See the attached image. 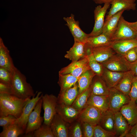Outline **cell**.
Segmentation results:
<instances>
[{"instance_id": "1", "label": "cell", "mask_w": 137, "mask_h": 137, "mask_svg": "<svg viewBox=\"0 0 137 137\" xmlns=\"http://www.w3.org/2000/svg\"><path fill=\"white\" fill-rule=\"evenodd\" d=\"M30 99H23L12 94H0V116L11 115L19 118Z\"/></svg>"}, {"instance_id": "2", "label": "cell", "mask_w": 137, "mask_h": 137, "mask_svg": "<svg viewBox=\"0 0 137 137\" xmlns=\"http://www.w3.org/2000/svg\"><path fill=\"white\" fill-rule=\"evenodd\" d=\"M12 74L11 85L12 95L23 99L30 98L35 95L31 86L27 82L25 76L15 67Z\"/></svg>"}, {"instance_id": "3", "label": "cell", "mask_w": 137, "mask_h": 137, "mask_svg": "<svg viewBox=\"0 0 137 137\" xmlns=\"http://www.w3.org/2000/svg\"><path fill=\"white\" fill-rule=\"evenodd\" d=\"M108 98V109L114 113L119 111L124 105L131 100L129 96L125 95L114 87L110 89Z\"/></svg>"}, {"instance_id": "4", "label": "cell", "mask_w": 137, "mask_h": 137, "mask_svg": "<svg viewBox=\"0 0 137 137\" xmlns=\"http://www.w3.org/2000/svg\"><path fill=\"white\" fill-rule=\"evenodd\" d=\"M42 106L44 110V123L50 126L55 115L57 113L58 98L53 94L42 96Z\"/></svg>"}, {"instance_id": "5", "label": "cell", "mask_w": 137, "mask_h": 137, "mask_svg": "<svg viewBox=\"0 0 137 137\" xmlns=\"http://www.w3.org/2000/svg\"><path fill=\"white\" fill-rule=\"evenodd\" d=\"M90 69L86 56L77 61H72L68 65L61 68L59 74L62 75L70 74L78 78L82 74Z\"/></svg>"}, {"instance_id": "6", "label": "cell", "mask_w": 137, "mask_h": 137, "mask_svg": "<svg viewBox=\"0 0 137 137\" xmlns=\"http://www.w3.org/2000/svg\"><path fill=\"white\" fill-rule=\"evenodd\" d=\"M136 31L129 25L122 16L119 20L114 33L111 38L112 41L120 40L135 39Z\"/></svg>"}, {"instance_id": "7", "label": "cell", "mask_w": 137, "mask_h": 137, "mask_svg": "<svg viewBox=\"0 0 137 137\" xmlns=\"http://www.w3.org/2000/svg\"><path fill=\"white\" fill-rule=\"evenodd\" d=\"M74 15L71 14L69 17H64L63 20L66 22L65 25L68 28L75 41L85 43L87 42L89 34H87L80 28L78 21L75 20Z\"/></svg>"}, {"instance_id": "8", "label": "cell", "mask_w": 137, "mask_h": 137, "mask_svg": "<svg viewBox=\"0 0 137 137\" xmlns=\"http://www.w3.org/2000/svg\"><path fill=\"white\" fill-rule=\"evenodd\" d=\"M128 62L124 56L116 53L101 63L104 67L113 71L124 72L129 71Z\"/></svg>"}, {"instance_id": "9", "label": "cell", "mask_w": 137, "mask_h": 137, "mask_svg": "<svg viewBox=\"0 0 137 137\" xmlns=\"http://www.w3.org/2000/svg\"><path fill=\"white\" fill-rule=\"evenodd\" d=\"M110 4V3H106L103 7L99 5L95 8L94 11V26L92 31L89 34V37L98 36L102 33L105 22V17Z\"/></svg>"}, {"instance_id": "10", "label": "cell", "mask_w": 137, "mask_h": 137, "mask_svg": "<svg viewBox=\"0 0 137 137\" xmlns=\"http://www.w3.org/2000/svg\"><path fill=\"white\" fill-rule=\"evenodd\" d=\"M42 97L37 102L28 117L25 134L33 132L39 128L44 121L43 117L41 116L42 106Z\"/></svg>"}, {"instance_id": "11", "label": "cell", "mask_w": 137, "mask_h": 137, "mask_svg": "<svg viewBox=\"0 0 137 137\" xmlns=\"http://www.w3.org/2000/svg\"><path fill=\"white\" fill-rule=\"evenodd\" d=\"M102 113L97 108L88 105L80 111L77 119L95 126L99 124Z\"/></svg>"}, {"instance_id": "12", "label": "cell", "mask_w": 137, "mask_h": 137, "mask_svg": "<svg viewBox=\"0 0 137 137\" xmlns=\"http://www.w3.org/2000/svg\"><path fill=\"white\" fill-rule=\"evenodd\" d=\"M43 95L41 92H39L36 96L35 95L31 99H30L24 108L21 115L17 119L16 123L25 130L29 115Z\"/></svg>"}, {"instance_id": "13", "label": "cell", "mask_w": 137, "mask_h": 137, "mask_svg": "<svg viewBox=\"0 0 137 137\" xmlns=\"http://www.w3.org/2000/svg\"><path fill=\"white\" fill-rule=\"evenodd\" d=\"M69 124L56 113L50 125L54 137H68V129Z\"/></svg>"}, {"instance_id": "14", "label": "cell", "mask_w": 137, "mask_h": 137, "mask_svg": "<svg viewBox=\"0 0 137 137\" xmlns=\"http://www.w3.org/2000/svg\"><path fill=\"white\" fill-rule=\"evenodd\" d=\"M131 127L119 111L114 113V125L113 132L115 136H125L130 132Z\"/></svg>"}, {"instance_id": "15", "label": "cell", "mask_w": 137, "mask_h": 137, "mask_svg": "<svg viewBox=\"0 0 137 137\" xmlns=\"http://www.w3.org/2000/svg\"><path fill=\"white\" fill-rule=\"evenodd\" d=\"M80 112L71 106L58 103L57 113L68 123H70L77 119Z\"/></svg>"}, {"instance_id": "16", "label": "cell", "mask_w": 137, "mask_h": 137, "mask_svg": "<svg viewBox=\"0 0 137 137\" xmlns=\"http://www.w3.org/2000/svg\"><path fill=\"white\" fill-rule=\"evenodd\" d=\"M136 0H113L110 4L111 7L107 16L106 21L113 15L120 11L134 10L136 9Z\"/></svg>"}, {"instance_id": "17", "label": "cell", "mask_w": 137, "mask_h": 137, "mask_svg": "<svg viewBox=\"0 0 137 137\" xmlns=\"http://www.w3.org/2000/svg\"><path fill=\"white\" fill-rule=\"evenodd\" d=\"M109 46L116 53L124 56L130 49L137 47V40L131 39L113 41Z\"/></svg>"}, {"instance_id": "18", "label": "cell", "mask_w": 137, "mask_h": 137, "mask_svg": "<svg viewBox=\"0 0 137 137\" xmlns=\"http://www.w3.org/2000/svg\"><path fill=\"white\" fill-rule=\"evenodd\" d=\"M119 111L130 126L137 123V106L135 101L131 100L121 108Z\"/></svg>"}, {"instance_id": "19", "label": "cell", "mask_w": 137, "mask_h": 137, "mask_svg": "<svg viewBox=\"0 0 137 137\" xmlns=\"http://www.w3.org/2000/svg\"><path fill=\"white\" fill-rule=\"evenodd\" d=\"M79 91L78 82L74 86L60 92L57 97L58 103L71 106L77 97Z\"/></svg>"}, {"instance_id": "20", "label": "cell", "mask_w": 137, "mask_h": 137, "mask_svg": "<svg viewBox=\"0 0 137 137\" xmlns=\"http://www.w3.org/2000/svg\"><path fill=\"white\" fill-rule=\"evenodd\" d=\"M91 94L97 95H108L110 89L101 76L95 75L90 87Z\"/></svg>"}, {"instance_id": "21", "label": "cell", "mask_w": 137, "mask_h": 137, "mask_svg": "<svg viewBox=\"0 0 137 137\" xmlns=\"http://www.w3.org/2000/svg\"><path fill=\"white\" fill-rule=\"evenodd\" d=\"M0 67L5 68L12 73L15 67L9 54V52L0 38Z\"/></svg>"}, {"instance_id": "22", "label": "cell", "mask_w": 137, "mask_h": 137, "mask_svg": "<svg viewBox=\"0 0 137 137\" xmlns=\"http://www.w3.org/2000/svg\"><path fill=\"white\" fill-rule=\"evenodd\" d=\"M85 44L74 41L73 46L67 52L64 57L72 61H74L86 57Z\"/></svg>"}, {"instance_id": "23", "label": "cell", "mask_w": 137, "mask_h": 137, "mask_svg": "<svg viewBox=\"0 0 137 137\" xmlns=\"http://www.w3.org/2000/svg\"><path fill=\"white\" fill-rule=\"evenodd\" d=\"M124 11L123 10L118 12L106 20L102 33L111 38L116 30L120 18Z\"/></svg>"}, {"instance_id": "24", "label": "cell", "mask_w": 137, "mask_h": 137, "mask_svg": "<svg viewBox=\"0 0 137 137\" xmlns=\"http://www.w3.org/2000/svg\"><path fill=\"white\" fill-rule=\"evenodd\" d=\"M116 53L109 46L92 48V53L96 60L101 63L108 60Z\"/></svg>"}, {"instance_id": "25", "label": "cell", "mask_w": 137, "mask_h": 137, "mask_svg": "<svg viewBox=\"0 0 137 137\" xmlns=\"http://www.w3.org/2000/svg\"><path fill=\"white\" fill-rule=\"evenodd\" d=\"M134 75V73L131 71L125 72L114 88L125 95L129 96Z\"/></svg>"}, {"instance_id": "26", "label": "cell", "mask_w": 137, "mask_h": 137, "mask_svg": "<svg viewBox=\"0 0 137 137\" xmlns=\"http://www.w3.org/2000/svg\"><path fill=\"white\" fill-rule=\"evenodd\" d=\"M125 72L113 71L104 67L101 77L110 89L115 87Z\"/></svg>"}, {"instance_id": "27", "label": "cell", "mask_w": 137, "mask_h": 137, "mask_svg": "<svg viewBox=\"0 0 137 137\" xmlns=\"http://www.w3.org/2000/svg\"><path fill=\"white\" fill-rule=\"evenodd\" d=\"M88 105L94 106L102 112L109 109L108 95H97L91 94L88 101Z\"/></svg>"}, {"instance_id": "28", "label": "cell", "mask_w": 137, "mask_h": 137, "mask_svg": "<svg viewBox=\"0 0 137 137\" xmlns=\"http://www.w3.org/2000/svg\"><path fill=\"white\" fill-rule=\"evenodd\" d=\"M95 74L91 69L81 74L79 77L77 82L79 87L78 95L88 89Z\"/></svg>"}, {"instance_id": "29", "label": "cell", "mask_w": 137, "mask_h": 137, "mask_svg": "<svg viewBox=\"0 0 137 137\" xmlns=\"http://www.w3.org/2000/svg\"><path fill=\"white\" fill-rule=\"evenodd\" d=\"M114 121V113L108 109L102 113L99 125L105 129L113 132Z\"/></svg>"}, {"instance_id": "30", "label": "cell", "mask_w": 137, "mask_h": 137, "mask_svg": "<svg viewBox=\"0 0 137 137\" xmlns=\"http://www.w3.org/2000/svg\"><path fill=\"white\" fill-rule=\"evenodd\" d=\"M112 41L109 37L102 33L98 36L89 37L87 42L92 48L109 46Z\"/></svg>"}, {"instance_id": "31", "label": "cell", "mask_w": 137, "mask_h": 137, "mask_svg": "<svg viewBox=\"0 0 137 137\" xmlns=\"http://www.w3.org/2000/svg\"><path fill=\"white\" fill-rule=\"evenodd\" d=\"M25 130L16 123L3 128L0 137H17L25 133Z\"/></svg>"}, {"instance_id": "32", "label": "cell", "mask_w": 137, "mask_h": 137, "mask_svg": "<svg viewBox=\"0 0 137 137\" xmlns=\"http://www.w3.org/2000/svg\"><path fill=\"white\" fill-rule=\"evenodd\" d=\"M78 78L74 77L70 74H59L58 83L60 87V92H61L74 86L78 81Z\"/></svg>"}, {"instance_id": "33", "label": "cell", "mask_w": 137, "mask_h": 137, "mask_svg": "<svg viewBox=\"0 0 137 137\" xmlns=\"http://www.w3.org/2000/svg\"><path fill=\"white\" fill-rule=\"evenodd\" d=\"M91 94V92L89 87L77 96L71 106L81 111L88 106V101Z\"/></svg>"}, {"instance_id": "34", "label": "cell", "mask_w": 137, "mask_h": 137, "mask_svg": "<svg viewBox=\"0 0 137 137\" xmlns=\"http://www.w3.org/2000/svg\"><path fill=\"white\" fill-rule=\"evenodd\" d=\"M68 134L70 137H83L81 122L77 119L69 123Z\"/></svg>"}, {"instance_id": "35", "label": "cell", "mask_w": 137, "mask_h": 137, "mask_svg": "<svg viewBox=\"0 0 137 137\" xmlns=\"http://www.w3.org/2000/svg\"><path fill=\"white\" fill-rule=\"evenodd\" d=\"M86 56L90 69L96 75L101 76L104 69V67L102 64L96 60L92 54Z\"/></svg>"}, {"instance_id": "36", "label": "cell", "mask_w": 137, "mask_h": 137, "mask_svg": "<svg viewBox=\"0 0 137 137\" xmlns=\"http://www.w3.org/2000/svg\"><path fill=\"white\" fill-rule=\"evenodd\" d=\"M34 137H54L50 126L43 124L34 131Z\"/></svg>"}, {"instance_id": "37", "label": "cell", "mask_w": 137, "mask_h": 137, "mask_svg": "<svg viewBox=\"0 0 137 137\" xmlns=\"http://www.w3.org/2000/svg\"><path fill=\"white\" fill-rule=\"evenodd\" d=\"M113 137L115 136L113 132L105 129L99 124L95 126L93 137Z\"/></svg>"}, {"instance_id": "38", "label": "cell", "mask_w": 137, "mask_h": 137, "mask_svg": "<svg viewBox=\"0 0 137 137\" xmlns=\"http://www.w3.org/2000/svg\"><path fill=\"white\" fill-rule=\"evenodd\" d=\"M12 74L7 69L0 67V82L11 85Z\"/></svg>"}, {"instance_id": "39", "label": "cell", "mask_w": 137, "mask_h": 137, "mask_svg": "<svg viewBox=\"0 0 137 137\" xmlns=\"http://www.w3.org/2000/svg\"><path fill=\"white\" fill-rule=\"evenodd\" d=\"M81 122L83 137H93L95 126L86 122Z\"/></svg>"}, {"instance_id": "40", "label": "cell", "mask_w": 137, "mask_h": 137, "mask_svg": "<svg viewBox=\"0 0 137 137\" xmlns=\"http://www.w3.org/2000/svg\"><path fill=\"white\" fill-rule=\"evenodd\" d=\"M17 119L15 117L11 115L0 116V126L3 128L7 127L15 123Z\"/></svg>"}, {"instance_id": "41", "label": "cell", "mask_w": 137, "mask_h": 137, "mask_svg": "<svg viewBox=\"0 0 137 137\" xmlns=\"http://www.w3.org/2000/svg\"><path fill=\"white\" fill-rule=\"evenodd\" d=\"M129 96L131 100L135 101L137 99V76L133 77Z\"/></svg>"}, {"instance_id": "42", "label": "cell", "mask_w": 137, "mask_h": 137, "mask_svg": "<svg viewBox=\"0 0 137 137\" xmlns=\"http://www.w3.org/2000/svg\"><path fill=\"white\" fill-rule=\"evenodd\" d=\"M128 62H134L137 60V53L136 47L133 48L128 51L124 56Z\"/></svg>"}, {"instance_id": "43", "label": "cell", "mask_w": 137, "mask_h": 137, "mask_svg": "<svg viewBox=\"0 0 137 137\" xmlns=\"http://www.w3.org/2000/svg\"><path fill=\"white\" fill-rule=\"evenodd\" d=\"M0 94L12 95L11 85L7 83L0 82Z\"/></svg>"}, {"instance_id": "44", "label": "cell", "mask_w": 137, "mask_h": 137, "mask_svg": "<svg viewBox=\"0 0 137 137\" xmlns=\"http://www.w3.org/2000/svg\"><path fill=\"white\" fill-rule=\"evenodd\" d=\"M128 62L129 70L132 71L135 76H137V60L132 62Z\"/></svg>"}, {"instance_id": "45", "label": "cell", "mask_w": 137, "mask_h": 137, "mask_svg": "<svg viewBox=\"0 0 137 137\" xmlns=\"http://www.w3.org/2000/svg\"><path fill=\"white\" fill-rule=\"evenodd\" d=\"M130 133L133 137H137V123L131 127Z\"/></svg>"}, {"instance_id": "46", "label": "cell", "mask_w": 137, "mask_h": 137, "mask_svg": "<svg viewBox=\"0 0 137 137\" xmlns=\"http://www.w3.org/2000/svg\"><path fill=\"white\" fill-rule=\"evenodd\" d=\"M97 4H102L110 3L112 2L113 0H93Z\"/></svg>"}, {"instance_id": "47", "label": "cell", "mask_w": 137, "mask_h": 137, "mask_svg": "<svg viewBox=\"0 0 137 137\" xmlns=\"http://www.w3.org/2000/svg\"><path fill=\"white\" fill-rule=\"evenodd\" d=\"M129 26L134 31L137 30V21L133 22H128Z\"/></svg>"}, {"instance_id": "48", "label": "cell", "mask_w": 137, "mask_h": 137, "mask_svg": "<svg viewBox=\"0 0 137 137\" xmlns=\"http://www.w3.org/2000/svg\"><path fill=\"white\" fill-rule=\"evenodd\" d=\"M136 37L135 39L137 40V30L136 31Z\"/></svg>"}, {"instance_id": "49", "label": "cell", "mask_w": 137, "mask_h": 137, "mask_svg": "<svg viewBox=\"0 0 137 137\" xmlns=\"http://www.w3.org/2000/svg\"><path fill=\"white\" fill-rule=\"evenodd\" d=\"M135 101L137 106V99L135 100Z\"/></svg>"}, {"instance_id": "50", "label": "cell", "mask_w": 137, "mask_h": 137, "mask_svg": "<svg viewBox=\"0 0 137 137\" xmlns=\"http://www.w3.org/2000/svg\"><path fill=\"white\" fill-rule=\"evenodd\" d=\"M136 52H137V47H136Z\"/></svg>"}]
</instances>
